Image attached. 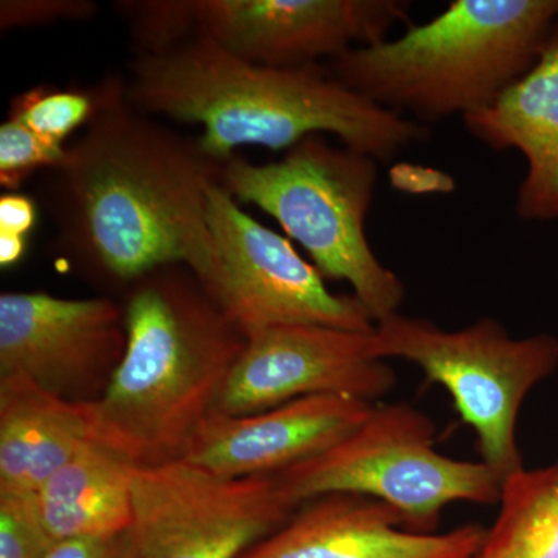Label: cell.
<instances>
[{"label": "cell", "mask_w": 558, "mask_h": 558, "mask_svg": "<svg viewBox=\"0 0 558 558\" xmlns=\"http://www.w3.org/2000/svg\"><path fill=\"white\" fill-rule=\"evenodd\" d=\"M92 92L94 116L83 134L36 183L54 247L123 295L150 271L185 266L215 300L222 264L207 223V194L222 180V161L199 138L135 108L120 73Z\"/></svg>", "instance_id": "6da1fadb"}, {"label": "cell", "mask_w": 558, "mask_h": 558, "mask_svg": "<svg viewBox=\"0 0 558 558\" xmlns=\"http://www.w3.org/2000/svg\"><path fill=\"white\" fill-rule=\"evenodd\" d=\"M124 80L142 112L199 124L202 148L222 163L242 146L289 150L311 135H333L380 163L427 138L425 124L381 108L318 64H252L207 39L134 57Z\"/></svg>", "instance_id": "7a4b0ae2"}, {"label": "cell", "mask_w": 558, "mask_h": 558, "mask_svg": "<svg viewBox=\"0 0 558 558\" xmlns=\"http://www.w3.org/2000/svg\"><path fill=\"white\" fill-rule=\"evenodd\" d=\"M126 351L100 400L90 440L132 468L182 459L244 351V330L185 266L150 271L124 292Z\"/></svg>", "instance_id": "3957f363"}, {"label": "cell", "mask_w": 558, "mask_h": 558, "mask_svg": "<svg viewBox=\"0 0 558 558\" xmlns=\"http://www.w3.org/2000/svg\"><path fill=\"white\" fill-rule=\"evenodd\" d=\"M558 25V0H454L395 39L355 47L330 72L424 124L494 105L534 68Z\"/></svg>", "instance_id": "277c9868"}, {"label": "cell", "mask_w": 558, "mask_h": 558, "mask_svg": "<svg viewBox=\"0 0 558 558\" xmlns=\"http://www.w3.org/2000/svg\"><path fill=\"white\" fill-rule=\"evenodd\" d=\"M379 161L311 135L271 163L234 156L223 161L220 185L240 204L277 220L310 253L323 278L348 282L373 322L398 314L405 284L385 266L366 236Z\"/></svg>", "instance_id": "5b68a950"}, {"label": "cell", "mask_w": 558, "mask_h": 558, "mask_svg": "<svg viewBox=\"0 0 558 558\" xmlns=\"http://www.w3.org/2000/svg\"><path fill=\"white\" fill-rule=\"evenodd\" d=\"M435 442L427 414L405 402L376 403L347 438L275 478L299 508L326 495H360L391 506L416 532L432 531L453 502L498 505L505 478L497 470L446 457Z\"/></svg>", "instance_id": "8992f818"}, {"label": "cell", "mask_w": 558, "mask_h": 558, "mask_svg": "<svg viewBox=\"0 0 558 558\" xmlns=\"http://www.w3.org/2000/svg\"><path fill=\"white\" fill-rule=\"evenodd\" d=\"M373 351L380 360L413 363L446 389L475 432L481 461L502 478L524 468L517 440L520 411L532 389L556 373L557 337L513 339L490 317L450 330L398 312L377 323Z\"/></svg>", "instance_id": "52a82bcc"}, {"label": "cell", "mask_w": 558, "mask_h": 558, "mask_svg": "<svg viewBox=\"0 0 558 558\" xmlns=\"http://www.w3.org/2000/svg\"><path fill=\"white\" fill-rule=\"evenodd\" d=\"M299 509L275 475L226 478L183 459L132 470L137 558H241Z\"/></svg>", "instance_id": "ba28073f"}, {"label": "cell", "mask_w": 558, "mask_h": 558, "mask_svg": "<svg viewBox=\"0 0 558 558\" xmlns=\"http://www.w3.org/2000/svg\"><path fill=\"white\" fill-rule=\"evenodd\" d=\"M207 223L222 264L215 301L244 332L279 325L376 328L354 295L330 292L288 238L252 218L220 183L207 194Z\"/></svg>", "instance_id": "9c48e42d"}, {"label": "cell", "mask_w": 558, "mask_h": 558, "mask_svg": "<svg viewBox=\"0 0 558 558\" xmlns=\"http://www.w3.org/2000/svg\"><path fill=\"white\" fill-rule=\"evenodd\" d=\"M126 341L124 306L113 296L0 295V377H25L68 402L102 398Z\"/></svg>", "instance_id": "30bf717a"}, {"label": "cell", "mask_w": 558, "mask_h": 558, "mask_svg": "<svg viewBox=\"0 0 558 558\" xmlns=\"http://www.w3.org/2000/svg\"><path fill=\"white\" fill-rule=\"evenodd\" d=\"M189 40L269 68H306L388 39L409 20L398 0H185Z\"/></svg>", "instance_id": "8fae6325"}, {"label": "cell", "mask_w": 558, "mask_h": 558, "mask_svg": "<svg viewBox=\"0 0 558 558\" xmlns=\"http://www.w3.org/2000/svg\"><path fill=\"white\" fill-rule=\"evenodd\" d=\"M373 332L319 325L247 330L244 351L213 411L247 416L326 395L376 403L398 376L374 354Z\"/></svg>", "instance_id": "7c38bea8"}, {"label": "cell", "mask_w": 558, "mask_h": 558, "mask_svg": "<svg viewBox=\"0 0 558 558\" xmlns=\"http://www.w3.org/2000/svg\"><path fill=\"white\" fill-rule=\"evenodd\" d=\"M376 403L348 396H311L247 416L211 411L183 461L226 478L271 476L347 438Z\"/></svg>", "instance_id": "4fadbf2b"}, {"label": "cell", "mask_w": 558, "mask_h": 558, "mask_svg": "<svg viewBox=\"0 0 558 558\" xmlns=\"http://www.w3.org/2000/svg\"><path fill=\"white\" fill-rule=\"evenodd\" d=\"M379 499L336 494L301 506L241 558H473L486 537L478 524L442 534L403 529Z\"/></svg>", "instance_id": "5bb4252c"}, {"label": "cell", "mask_w": 558, "mask_h": 558, "mask_svg": "<svg viewBox=\"0 0 558 558\" xmlns=\"http://www.w3.org/2000/svg\"><path fill=\"white\" fill-rule=\"evenodd\" d=\"M488 148L519 150L526 172L515 213L527 222L558 219V25L534 68L494 105L462 119Z\"/></svg>", "instance_id": "9a60e30c"}, {"label": "cell", "mask_w": 558, "mask_h": 558, "mask_svg": "<svg viewBox=\"0 0 558 558\" xmlns=\"http://www.w3.org/2000/svg\"><path fill=\"white\" fill-rule=\"evenodd\" d=\"M89 439L87 405L0 377V497L38 494Z\"/></svg>", "instance_id": "2e32d148"}, {"label": "cell", "mask_w": 558, "mask_h": 558, "mask_svg": "<svg viewBox=\"0 0 558 558\" xmlns=\"http://www.w3.org/2000/svg\"><path fill=\"white\" fill-rule=\"evenodd\" d=\"M132 470L119 454L86 440L36 494L53 542L110 537L130 531Z\"/></svg>", "instance_id": "e0dca14e"}, {"label": "cell", "mask_w": 558, "mask_h": 558, "mask_svg": "<svg viewBox=\"0 0 558 558\" xmlns=\"http://www.w3.org/2000/svg\"><path fill=\"white\" fill-rule=\"evenodd\" d=\"M498 505L473 558H558V462L510 473Z\"/></svg>", "instance_id": "ac0fdd59"}, {"label": "cell", "mask_w": 558, "mask_h": 558, "mask_svg": "<svg viewBox=\"0 0 558 558\" xmlns=\"http://www.w3.org/2000/svg\"><path fill=\"white\" fill-rule=\"evenodd\" d=\"M94 109L92 89L61 90L40 84L11 100L9 119L20 121L40 137L65 145L70 134L86 128Z\"/></svg>", "instance_id": "d6986e66"}, {"label": "cell", "mask_w": 558, "mask_h": 558, "mask_svg": "<svg viewBox=\"0 0 558 558\" xmlns=\"http://www.w3.org/2000/svg\"><path fill=\"white\" fill-rule=\"evenodd\" d=\"M68 146L35 134L20 121L7 119L0 126V185L5 193H20L36 172L60 165Z\"/></svg>", "instance_id": "ffe728a7"}, {"label": "cell", "mask_w": 558, "mask_h": 558, "mask_svg": "<svg viewBox=\"0 0 558 558\" xmlns=\"http://www.w3.org/2000/svg\"><path fill=\"white\" fill-rule=\"evenodd\" d=\"M53 546L36 495L0 497V558H46Z\"/></svg>", "instance_id": "44dd1931"}, {"label": "cell", "mask_w": 558, "mask_h": 558, "mask_svg": "<svg viewBox=\"0 0 558 558\" xmlns=\"http://www.w3.org/2000/svg\"><path fill=\"white\" fill-rule=\"evenodd\" d=\"M94 0H2L0 31L87 22L98 14Z\"/></svg>", "instance_id": "7402d4cb"}, {"label": "cell", "mask_w": 558, "mask_h": 558, "mask_svg": "<svg viewBox=\"0 0 558 558\" xmlns=\"http://www.w3.org/2000/svg\"><path fill=\"white\" fill-rule=\"evenodd\" d=\"M46 558H137L130 531L110 537L54 543Z\"/></svg>", "instance_id": "603a6c76"}, {"label": "cell", "mask_w": 558, "mask_h": 558, "mask_svg": "<svg viewBox=\"0 0 558 558\" xmlns=\"http://www.w3.org/2000/svg\"><path fill=\"white\" fill-rule=\"evenodd\" d=\"M391 185L409 194L447 193L454 189L453 179L442 171L417 165L400 163L389 171Z\"/></svg>", "instance_id": "cb8c5ba5"}, {"label": "cell", "mask_w": 558, "mask_h": 558, "mask_svg": "<svg viewBox=\"0 0 558 558\" xmlns=\"http://www.w3.org/2000/svg\"><path fill=\"white\" fill-rule=\"evenodd\" d=\"M38 202L24 193H3L0 196V231L27 236L35 229Z\"/></svg>", "instance_id": "d4e9b609"}, {"label": "cell", "mask_w": 558, "mask_h": 558, "mask_svg": "<svg viewBox=\"0 0 558 558\" xmlns=\"http://www.w3.org/2000/svg\"><path fill=\"white\" fill-rule=\"evenodd\" d=\"M27 252V236L0 231V266L11 269L17 266Z\"/></svg>", "instance_id": "484cf974"}]
</instances>
